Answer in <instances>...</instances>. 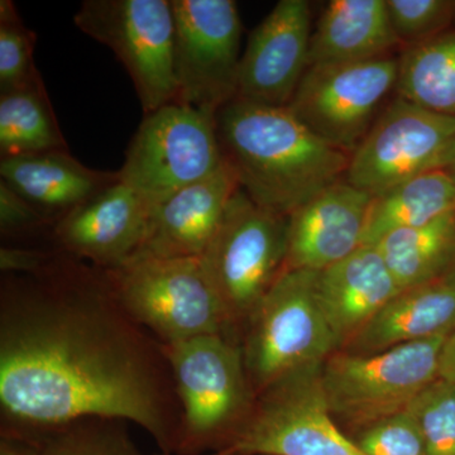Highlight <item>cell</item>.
Segmentation results:
<instances>
[{
  "label": "cell",
  "mask_w": 455,
  "mask_h": 455,
  "mask_svg": "<svg viewBox=\"0 0 455 455\" xmlns=\"http://www.w3.org/2000/svg\"><path fill=\"white\" fill-rule=\"evenodd\" d=\"M178 103L218 113L238 92L243 26L233 0H171Z\"/></svg>",
  "instance_id": "cell-11"
},
{
  "label": "cell",
  "mask_w": 455,
  "mask_h": 455,
  "mask_svg": "<svg viewBox=\"0 0 455 455\" xmlns=\"http://www.w3.org/2000/svg\"><path fill=\"white\" fill-rule=\"evenodd\" d=\"M68 149L44 80L0 92L2 158Z\"/></svg>",
  "instance_id": "cell-25"
},
{
  "label": "cell",
  "mask_w": 455,
  "mask_h": 455,
  "mask_svg": "<svg viewBox=\"0 0 455 455\" xmlns=\"http://www.w3.org/2000/svg\"><path fill=\"white\" fill-rule=\"evenodd\" d=\"M313 36L307 0H280L251 32L242 53L235 99L287 107L309 68Z\"/></svg>",
  "instance_id": "cell-14"
},
{
  "label": "cell",
  "mask_w": 455,
  "mask_h": 455,
  "mask_svg": "<svg viewBox=\"0 0 455 455\" xmlns=\"http://www.w3.org/2000/svg\"><path fill=\"white\" fill-rule=\"evenodd\" d=\"M353 440L367 455H427L423 434L407 409L362 427Z\"/></svg>",
  "instance_id": "cell-30"
},
{
  "label": "cell",
  "mask_w": 455,
  "mask_h": 455,
  "mask_svg": "<svg viewBox=\"0 0 455 455\" xmlns=\"http://www.w3.org/2000/svg\"><path fill=\"white\" fill-rule=\"evenodd\" d=\"M455 212V180L447 170L427 171L372 197L363 245L398 229L425 226Z\"/></svg>",
  "instance_id": "cell-22"
},
{
  "label": "cell",
  "mask_w": 455,
  "mask_h": 455,
  "mask_svg": "<svg viewBox=\"0 0 455 455\" xmlns=\"http://www.w3.org/2000/svg\"><path fill=\"white\" fill-rule=\"evenodd\" d=\"M211 455H229V454H220V453H214V454H211Z\"/></svg>",
  "instance_id": "cell-36"
},
{
  "label": "cell",
  "mask_w": 455,
  "mask_h": 455,
  "mask_svg": "<svg viewBox=\"0 0 455 455\" xmlns=\"http://www.w3.org/2000/svg\"><path fill=\"white\" fill-rule=\"evenodd\" d=\"M217 122L224 160L262 208L289 217L346 178L349 155L319 139L289 107L235 99Z\"/></svg>",
  "instance_id": "cell-2"
},
{
  "label": "cell",
  "mask_w": 455,
  "mask_h": 455,
  "mask_svg": "<svg viewBox=\"0 0 455 455\" xmlns=\"http://www.w3.org/2000/svg\"><path fill=\"white\" fill-rule=\"evenodd\" d=\"M55 221L0 180V233L3 239L26 238Z\"/></svg>",
  "instance_id": "cell-31"
},
{
  "label": "cell",
  "mask_w": 455,
  "mask_h": 455,
  "mask_svg": "<svg viewBox=\"0 0 455 455\" xmlns=\"http://www.w3.org/2000/svg\"><path fill=\"white\" fill-rule=\"evenodd\" d=\"M0 180L56 223L118 181L119 172L90 169L68 149H57L2 158Z\"/></svg>",
  "instance_id": "cell-19"
},
{
  "label": "cell",
  "mask_w": 455,
  "mask_h": 455,
  "mask_svg": "<svg viewBox=\"0 0 455 455\" xmlns=\"http://www.w3.org/2000/svg\"><path fill=\"white\" fill-rule=\"evenodd\" d=\"M451 275H453V276L455 277V269H454V272H453V274H451Z\"/></svg>",
  "instance_id": "cell-38"
},
{
  "label": "cell",
  "mask_w": 455,
  "mask_h": 455,
  "mask_svg": "<svg viewBox=\"0 0 455 455\" xmlns=\"http://www.w3.org/2000/svg\"><path fill=\"white\" fill-rule=\"evenodd\" d=\"M181 406L178 453H221L252 415L257 395L241 347L220 334L164 346Z\"/></svg>",
  "instance_id": "cell-3"
},
{
  "label": "cell",
  "mask_w": 455,
  "mask_h": 455,
  "mask_svg": "<svg viewBox=\"0 0 455 455\" xmlns=\"http://www.w3.org/2000/svg\"><path fill=\"white\" fill-rule=\"evenodd\" d=\"M397 47L386 0H331L313 29L309 66L370 61Z\"/></svg>",
  "instance_id": "cell-21"
},
{
  "label": "cell",
  "mask_w": 455,
  "mask_h": 455,
  "mask_svg": "<svg viewBox=\"0 0 455 455\" xmlns=\"http://www.w3.org/2000/svg\"><path fill=\"white\" fill-rule=\"evenodd\" d=\"M400 291L373 245H362L316 275L317 298L339 350Z\"/></svg>",
  "instance_id": "cell-18"
},
{
  "label": "cell",
  "mask_w": 455,
  "mask_h": 455,
  "mask_svg": "<svg viewBox=\"0 0 455 455\" xmlns=\"http://www.w3.org/2000/svg\"><path fill=\"white\" fill-rule=\"evenodd\" d=\"M454 142L455 118L397 95L350 154L344 179L370 196H379L427 171L444 169Z\"/></svg>",
  "instance_id": "cell-13"
},
{
  "label": "cell",
  "mask_w": 455,
  "mask_h": 455,
  "mask_svg": "<svg viewBox=\"0 0 455 455\" xmlns=\"http://www.w3.org/2000/svg\"><path fill=\"white\" fill-rule=\"evenodd\" d=\"M386 7L403 49L433 40L454 25L453 0H386Z\"/></svg>",
  "instance_id": "cell-29"
},
{
  "label": "cell",
  "mask_w": 455,
  "mask_h": 455,
  "mask_svg": "<svg viewBox=\"0 0 455 455\" xmlns=\"http://www.w3.org/2000/svg\"><path fill=\"white\" fill-rule=\"evenodd\" d=\"M287 217L262 208L239 188L199 257L226 316L228 339L241 346L260 302L286 268Z\"/></svg>",
  "instance_id": "cell-4"
},
{
  "label": "cell",
  "mask_w": 455,
  "mask_h": 455,
  "mask_svg": "<svg viewBox=\"0 0 455 455\" xmlns=\"http://www.w3.org/2000/svg\"><path fill=\"white\" fill-rule=\"evenodd\" d=\"M316 275L284 269L245 329L239 347L257 396L287 374L323 366L339 350L317 298Z\"/></svg>",
  "instance_id": "cell-5"
},
{
  "label": "cell",
  "mask_w": 455,
  "mask_h": 455,
  "mask_svg": "<svg viewBox=\"0 0 455 455\" xmlns=\"http://www.w3.org/2000/svg\"><path fill=\"white\" fill-rule=\"evenodd\" d=\"M156 455H170V454L163 453V451H161L160 454H156Z\"/></svg>",
  "instance_id": "cell-37"
},
{
  "label": "cell",
  "mask_w": 455,
  "mask_h": 455,
  "mask_svg": "<svg viewBox=\"0 0 455 455\" xmlns=\"http://www.w3.org/2000/svg\"><path fill=\"white\" fill-rule=\"evenodd\" d=\"M55 250H37L16 245L0 248V271L3 275L32 274L46 265Z\"/></svg>",
  "instance_id": "cell-32"
},
{
  "label": "cell",
  "mask_w": 455,
  "mask_h": 455,
  "mask_svg": "<svg viewBox=\"0 0 455 455\" xmlns=\"http://www.w3.org/2000/svg\"><path fill=\"white\" fill-rule=\"evenodd\" d=\"M0 455H41L40 440L28 434L2 430Z\"/></svg>",
  "instance_id": "cell-33"
},
{
  "label": "cell",
  "mask_w": 455,
  "mask_h": 455,
  "mask_svg": "<svg viewBox=\"0 0 455 455\" xmlns=\"http://www.w3.org/2000/svg\"><path fill=\"white\" fill-rule=\"evenodd\" d=\"M74 22L113 51L130 74L145 114L176 100L171 0H85Z\"/></svg>",
  "instance_id": "cell-9"
},
{
  "label": "cell",
  "mask_w": 455,
  "mask_h": 455,
  "mask_svg": "<svg viewBox=\"0 0 455 455\" xmlns=\"http://www.w3.org/2000/svg\"><path fill=\"white\" fill-rule=\"evenodd\" d=\"M448 335L373 355L334 352L320 372L334 420L359 430L406 410L439 379L440 353Z\"/></svg>",
  "instance_id": "cell-7"
},
{
  "label": "cell",
  "mask_w": 455,
  "mask_h": 455,
  "mask_svg": "<svg viewBox=\"0 0 455 455\" xmlns=\"http://www.w3.org/2000/svg\"><path fill=\"white\" fill-rule=\"evenodd\" d=\"M372 197L343 179L299 206L287 217L284 269L320 272L359 250Z\"/></svg>",
  "instance_id": "cell-16"
},
{
  "label": "cell",
  "mask_w": 455,
  "mask_h": 455,
  "mask_svg": "<svg viewBox=\"0 0 455 455\" xmlns=\"http://www.w3.org/2000/svg\"><path fill=\"white\" fill-rule=\"evenodd\" d=\"M37 35L25 26L12 0H0V92L29 88L41 82L36 68Z\"/></svg>",
  "instance_id": "cell-27"
},
{
  "label": "cell",
  "mask_w": 455,
  "mask_h": 455,
  "mask_svg": "<svg viewBox=\"0 0 455 455\" xmlns=\"http://www.w3.org/2000/svg\"><path fill=\"white\" fill-rule=\"evenodd\" d=\"M398 57L311 65L289 107L314 134L352 154L396 90Z\"/></svg>",
  "instance_id": "cell-12"
},
{
  "label": "cell",
  "mask_w": 455,
  "mask_h": 455,
  "mask_svg": "<svg viewBox=\"0 0 455 455\" xmlns=\"http://www.w3.org/2000/svg\"><path fill=\"white\" fill-rule=\"evenodd\" d=\"M238 190L235 173L224 163L209 178L172 194L155 206L145 243L137 254L199 259Z\"/></svg>",
  "instance_id": "cell-17"
},
{
  "label": "cell",
  "mask_w": 455,
  "mask_h": 455,
  "mask_svg": "<svg viewBox=\"0 0 455 455\" xmlns=\"http://www.w3.org/2000/svg\"><path fill=\"white\" fill-rule=\"evenodd\" d=\"M373 247L401 291L451 276L455 269V212L425 226L395 230Z\"/></svg>",
  "instance_id": "cell-23"
},
{
  "label": "cell",
  "mask_w": 455,
  "mask_h": 455,
  "mask_svg": "<svg viewBox=\"0 0 455 455\" xmlns=\"http://www.w3.org/2000/svg\"><path fill=\"white\" fill-rule=\"evenodd\" d=\"M103 271L122 307L164 346L203 335L228 338L226 316L199 259L137 254Z\"/></svg>",
  "instance_id": "cell-6"
},
{
  "label": "cell",
  "mask_w": 455,
  "mask_h": 455,
  "mask_svg": "<svg viewBox=\"0 0 455 455\" xmlns=\"http://www.w3.org/2000/svg\"><path fill=\"white\" fill-rule=\"evenodd\" d=\"M41 455H140L127 423L110 419H82L37 434Z\"/></svg>",
  "instance_id": "cell-26"
},
{
  "label": "cell",
  "mask_w": 455,
  "mask_h": 455,
  "mask_svg": "<svg viewBox=\"0 0 455 455\" xmlns=\"http://www.w3.org/2000/svg\"><path fill=\"white\" fill-rule=\"evenodd\" d=\"M439 379L455 383V331L448 335L440 353Z\"/></svg>",
  "instance_id": "cell-34"
},
{
  "label": "cell",
  "mask_w": 455,
  "mask_h": 455,
  "mask_svg": "<svg viewBox=\"0 0 455 455\" xmlns=\"http://www.w3.org/2000/svg\"><path fill=\"white\" fill-rule=\"evenodd\" d=\"M217 114L172 101L145 114L119 178L156 206L223 166Z\"/></svg>",
  "instance_id": "cell-8"
},
{
  "label": "cell",
  "mask_w": 455,
  "mask_h": 455,
  "mask_svg": "<svg viewBox=\"0 0 455 455\" xmlns=\"http://www.w3.org/2000/svg\"><path fill=\"white\" fill-rule=\"evenodd\" d=\"M454 26H455V20H454Z\"/></svg>",
  "instance_id": "cell-39"
},
{
  "label": "cell",
  "mask_w": 455,
  "mask_h": 455,
  "mask_svg": "<svg viewBox=\"0 0 455 455\" xmlns=\"http://www.w3.org/2000/svg\"><path fill=\"white\" fill-rule=\"evenodd\" d=\"M444 170H447L451 178L455 180V142L451 146V151H449L447 160H445Z\"/></svg>",
  "instance_id": "cell-35"
},
{
  "label": "cell",
  "mask_w": 455,
  "mask_h": 455,
  "mask_svg": "<svg viewBox=\"0 0 455 455\" xmlns=\"http://www.w3.org/2000/svg\"><path fill=\"white\" fill-rule=\"evenodd\" d=\"M407 410L420 427L427 455H455V383L436 379Z\"/></svg>",
  "instance_id": "cell-28"
},
{
  "label": "cell",
  "mask_w": 455,
  "mask_h": 455,
  "mask_svg": "<svg viewBox=\"0 0 455 455\" xmlns=\"http://www.w3.org/2000/svg\"><path fill=\"white\" fill-rule=\"evenodd\" d=\"M0 410L4 431L110 419L178 453L181 406L164 344L122 307L103 269L59 250L0 281Z\"/></svg>",
  "instance_id": "cell-1"
},
{
  "label": "cell",
  "mask_w": 455,
  "mask_h": 455,
  "mask_svg": "<svg viewBox=\"0 0 455 455\" xmlns=\"http://www.w3.org/2000/svg\"><path fill=\"white\" fill-rule=\"evenodd\" d=\"M455 331V277L403 290L352 340L344 352L367 355L448 335Z\"/></svg>",
  "instance_id": "cell-20"
},
{
  "label": "cell",
  "mask_w": 455,
  "mask_h": 455,
  "mask_svg": "<svg viewBox=\"0 0 455 455\" xmlns=\"http://www.w3.org/2000/svg\"><path fill=\"white\" fill-rule=\"evenodd\" d=\"M154 208L119 178L56 220L55 248L100 269L118 267L145 243Z\"/></svg>",
  "instance_id": "cell-15"
},
{
  "label": "cell",
  "mask_w": 455,
  "mask_h": 455,
  "mask_svg": "<svg viewBox=\"0 0 455 455\" xmlns=\"http://www.w3.org/2000/svg\"><path fill=\"white\" fill-rule=\"evenodd\" d=\"M396 92L424 109L455 118V29L403 49Z\"/></svg>",
  "instance_id": "cell-24"
},
{
  "label": "cell",
  "mask_w": 455,
  "mask_h": 455,
  "mask_svg": "<svg viewBox=\"0 0 455 455\" xmlns=\"http://www.w3.org/2000/svg\"><path fill=\"white\" fill-rule=\"evenodd\" d=\"M320 372L287 374L260 392L250 420L220 454L367 455L331 416Z\"/></svg>",
  "instance_id": "cell-10"
}]
</instances>
